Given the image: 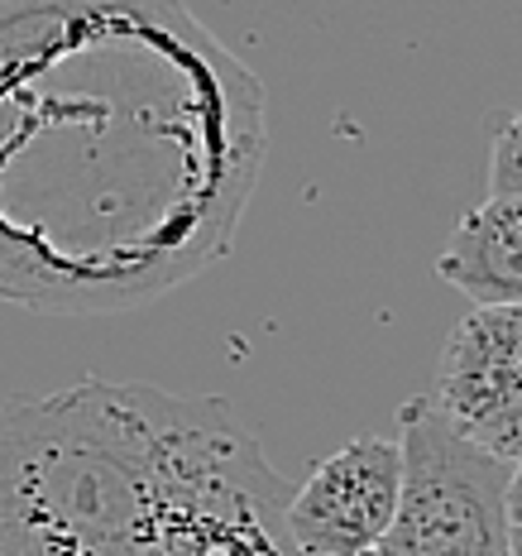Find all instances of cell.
I'll list each match as a JSON object with an SVG mask.
<instances>
[{"label":"cell","instance_id":"cell-1","mask_svg":"<svg viewBox=\"0 0 522 556\" xmlns=\"http://www.w3.org/2000/svg\"><path fill=\"white\" fill-rule=\"evenodd\" d=\"M264 83L182 0H0V303L125 312L230 250Z\"/></svg>","mask_w":522,"mask_h":556},{"label":"cell","instance_id":"cell-2","mask_svg":"<svg viewBox=\"0 0 522 556\" xmlns=\"http://www.w3.org/2000/svg\"><path fill=\"white\" fill-rule=\"evenodd\" d=\"M168 389L77 379L0 408V556H135Z\"/></svg>","mask_w":522,"mask_h":556},{"label":"cell","instance_id":"cell-3","mask_svg":"<svg viewBox=\"0 0 522 556\" xmlns=\"http://www.w3.org/2000/svg\"><path fill=\"white\" fill-rule=\"evenodd\" d=\"M293 484L212 393H168L135 556H303L283 528Z\"/></svg>","mask_w":522,"mask_h":556},{"label":"cell","instance_id":"cell-4","mask_svg":"<svg viewBox=\"0 0 522 556\" xmlns=\"http://www.w3.org/2000/svg\"><path fill=\"white\" fill-rule=\"evenodd\" d=\"M403 490L393 523L365 556H513L508 470L460 442L426 399L398 413Z\"/></svg>","mask_w":522,"mask_h":556},{"label":"cell","instance_id":"cell-5","mask_svg":"<svg viewBox=\"0 0 522 556\" xmlns=\"http://www.w3.org/2000/svg\"><path fill=\"white\" fill-rule=\"evenodd\" d=\"M460 442L484 456L522 460V307H474L456 321L436 361L432 393H422Z\"/></svg>","mask_w":522,"mask_h":556},{"label":"cell","instance_id":"cell-6","mask_svg":"<svg viewBox=\"0 0 522 556\" xmlns=\"http://www.w3.org/2000/svg\"><path fill=\"white\" fill-rule=\"evenodd\" d=\"M398 490V437L365 432L311 466L303 490L288 494L283 528L303 556H365L393 523Z\"/></svg>","mask_w":522,"mask_h":556},{"label":"cell","instance_id":"cell-7","mask_svg":"<svg viewBox=\"0 0 522 556\" xmlns=\"http://www.w3.org/2000/svg\"><path fill=\"white\" fill-rule=\"evenodd\" d=\"M436 274L474 307H522V197H489L460 216Z\"/></svg>","mask_w":522,"mask_h":556},{"label":"cell","instance_id":"cell-8","mask_svg":"<svg viewBox=\"0 0 522 556\" xmlns=\"http://www.w3.org/2000/svg\"><path fill=\"white\" fill-rule=\"evenodd\" d=\"M489 197H522V111L494 130L489 149Z\"/></svg>","mask_w":522,"mask_h":556},{"label":"cell","instance_id":"cell-9","mask_svg":"<svg viewBox=\"0 0 522 556\" xmlns=\"http://www.w3.org/2000/svg\"><path fill=\"white\" fill-rule=\"evenodd\" d=\"M508 514H513V523H522V460L508 470Z\"/></svg>","mask_w":522,"mask_h":556},{"label":"cell","instance_id":"cell-10","mask_svg":"<svg viewBox=\"0 0 522 556\" xmlns=\"http://www.w3.org/2000/svg\"><path fill=\"white\" fill-rule=\"evenodd\" d=\"M513 556H522V523H513Z\"/></svg>","mask_w":522,"mask_h":556}]
</instances>
